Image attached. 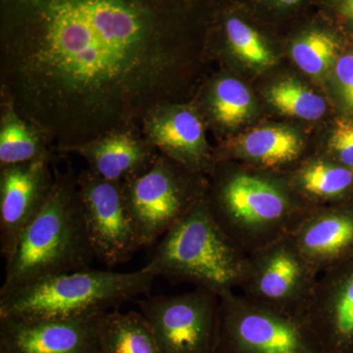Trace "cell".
Masks as SVG:
<instances>
[{
  "label": "cell",
  "mask_w": 353,
  "mask_h": 353,
  "mask_svg": "<svg viewBox=\"0 0 353 353\" xmlns=\"http://www.w3.org/2000/svg\"><path fill=\"white\" fill-rule=\"evenodd\" d=\"M203 0H0L2 104L73 152L178 103Z\"/></svg>",
  "instance_id": "cell-1"
},
{
  "label": "cell",
  "mask_w": 353,
  "mask_h": 353,
  "mask_svg": "<svg viewBox=\"0 0 353 353\" xmlns=\"http://www.w3.org/2000/svg\"><path fill=\"white\" fill-rule=\"evenodd\" d=\"M218 172L205 201L216 222L245 254L292 236L316 208L278 173L256 168Z\"/></svg>",
  "instance_id": "cell-2"
},
{
  "label": "cell",
  "mask_w": 353,
  "mask_h": 353,
  "mask_svg": "<svg viewBox=\"0 0 353 353\" xmlns=\"http://www.w3.org/2000/svg\"><path fill=\"white\" fill-rule=\"evenodd\" d=\"M94 259L77 176L57 173L50 197L6 261L0 292L90 268Z\"/></svg>",
  "instance_id": "cell-3"
},
{
  "label": "cell",
  "mask_w": 353,
  "mask_h": 353,
  "mask_svg": "<svg viewBox=\"0 0 353 353\" xmlns=\"http://www.w3.org/2000/svg\"><path fill=\"white\" fill-rule=\"evenodd\" d=\"M143 269L154 277L189 283L221 296L240 289L248 255L216 222L204 197L162 236Z\"/></svg>",
  "instance_id": "cell-4"
},
{
  "label": "cell",
  "mask_w": 353,
  "mask_h": 353,
  "mask_svg": "<svg viewBox=\"0 0 353 353\" xmlns=\"http://www.w3.org/2000/svg\"><path fill=\"white\" fill-rule=\"evenodd\" d=\"M154 276L143 268L69 272L0 292V317L73 318L116 310L152 290Z\"/></svg>",
  "instance_id": "cell-5"
},
{
  "label": "cell",
  "mask_w": 353,
  "mask_h": 353,
  "mask_svg": "<svg viewBox=\"0 0 353 353\" xmlns=\"http://www.w3.org/2000/svg\"><path fill=\"white\" fill-rule=\"evenodd\" d=\"M208 183L197 173L158 154L145 173L123 183L141 246L157 243L206 196Z\"/></svg>",
  "instance_id": "cell-6"
},
{
  "label": "cell",
  "mask_w": 353,
  "mask_h": 353,
  "mask_svg": "<svg viewBox=\"0 0 353 353\" xmlns=\"http://www.w3.org/2000/svg\"><path fill=\"white\" fill-rule=\"evenodd\" d=\"M215 353H327L301 319L227 292L220 296Z\"/></svg>",
  "instance_id": "cell-7"
},
{
  "label": "cell",
  "mask_w": 353,
  "mask_h": 353,
  "mask_svg": "<svg viewBox=\"0 0 353 353\" xmlns=\"http://www.w3.org/2000/svg\"><path fill=\"white\" fill-rule=\"evenodd\" d=\"M318 278L290 236L248 255V271L240 289L253 303L301 319Z\"/></svg>",
  "instance_id": "cell-8"
},
{
  "label": "cell",
  "mask_w": 353,
  "mask_h": 353,
  "mask_svg": "<svg viewBox=\"0 0 353 353\" xmlns=\"http://www.w3.org/2000/svg\"><path fill=\"white\" fill-rule=\"evenodd\" d=\"M160 353H215L220 296L196 288L178 296L138 301Z\"/></svg>",
  "instance_id": "cell-9"
},
{
  "label": "cell",
  "mask_w": 353,
  "mask_h": 353,
  "mask_svg": "<svg viewBox=\"0 0 353 353\" xmlns=\"http://www.w3.org/2000/svg\"><path fill=\"white\" fill-rule=\"evenodd\" d=\"M77 182L95 257L109 268L131 260L143 246L123 183L102 179L90 169L81 172Z\"/></svg>",
  "instance_id": "cell-10"
},
{
  "label": "cell",
  "mask_w": 353,
  "mask_h": 353,
  "mask_svg": "<svg viewBox=\"0 0 353 353\" xmlns=\"http://www.w3.org/2000/svg\"><path fill=\"white\" fill-rule=\"evenodd\" d=\"M101 316L0 317V353H99Z\"/></svg>",
  "instance_id": "cell-11"
},
{
  "label": "cell",
  "mask_w": 353,
  "mask_h": 353,
  "mask_svg": "<svg viewBox=\"0 0 353 353\" xmlns=\"http://www.w3.org/2000/svg\"><path fill=\"white\" fill-rule=\"evenodd\" d=\"M50 165L39 159L1 167L0 253L6 261L50 196L55 183Z\"/></svg>",
  "instance_id": "cell-12"
},
{
  "label": "cell",
  "mask_w": 353,
  "mask_h": 353,
  "mask_svg": "<svg viewBox=\"0 0 353 353\" xmlns=\"http://www.w3.org/2000/svg\"><path fill=\"white\" fill-rule=\"evenodd\" d=\"M301 320L327 353H353V257L319 275Z\"/></svg>",
  "instance_id": "cell-13"
},
{
  "label": "cell",
  "mask_w": 353,
  "mask_h": 353,
  "mask_svg": "<svg viewBox=\"0 0 353 353\" xmlns=\"http://www.w3.org/2000/svg\"><path fill=\"white\" fill-rule=\"evenodd\" d=\"M141 132L160 154L197 173L210 170L213 157L203 122L192 106L181 103L157 106L143 119Z\"/></svg>",
  "instance_id": "cell-14"
},
{
  "label": "cell",
  "mask_w": 353,
  "mask_h": 353,
  "mask_svg": "<svg viewBox=\"0 0 353 353\" xmlns=\"http://www.w3.org/2000/svg\"><path fill=\"white\" fill-rule=\"evenodd\" d=\"M318 275L353 257V208H316L292 234Z\"/></svg>",
  "instance_id": "cell-15"
},
{
  "label": "cell",
  "mask_w": 353,
  "mask_h": 353,
  "mask_svg": "<svg viewBox=\"0 0 353 353\" xmlns=\"http://www.w3.org/2000/svg\"><path fill=\"white\" fill-rule=\"evenodd\" d=\"M73 153L81 155L95 175L122 183L148 171L159 154L136 130L112 132Z\"/></svg>",
  "instance_id": "cell-16"
},
{
  "label": "cell",
  "mask_w": 353,
  "mask_h": 353,
  "mask_svg": "<svg viewBox=\"0 0 353 353\" xmlns=\"http://www.w3.org/2000/svg\"><path fill=\"white\" fill-rule=\"evenodd\" d=\"M224 148L228 158L241 159L253 168L273 173L294 166L304 152L299 134L278 126L257 128Z\"/></svg>",
  "instance_id": "cell-17"
},
{
  "label": "cell",
  "mask_w": 353,
  "mask_h": 353,
  "mask_svg": "<svg viewBox=\"0 0 353 353\" xmlns=\"http://www.w3.org/2000/svg\"><path fill=\"white\" fill-rule=\"evenodd\" d=\"M288 180L310 205L324 208L347 199L353 188V169L318 157L297 167Z\"/></svg>",
  "instance_id": "cell-18"
},
{
  "label": "cell",
  "mask_w": 353,
  "mask_h": 353,
  "mask_svg": "<svg viewBox=\"0 0 353 353\" xmlns=\"http://www.w3.org/2000/svg\"><path fill=\"white\" fill-rule=\"evenodd\" d=\"M39 159L53 161L52 150L43 134L11 106L2 104L0 167Z\"/></svg>",
  "instance_id": "cell-19"
},
{
  "label": "cell",
  "mask_w": 353,
  "mask_h": 353,
  "mask_svg": "<svg viewBox=\"0 0 353 353\" xmlns=\"http://www.w3.org/2000/svg\"><path fill=\"white\" fill-rule=\"evenodd\" d=\"M99 353H160L148 322L141 312L116 310L102 314Z\"/></svg>",
  "instance_id": "cell-20"
},
{
  "label": "cell",
  "mask_w": 353,
  "mask_h": 353,
  "mask_svg": "<svg viewBox=\"0 0 353 353\" xmlns=\"http://www.w3.org/2000/svg\"><path fill=\"white\" fill-rule=\"evenodd\" d=\"M223 38L236 57L253 67L267 68L276 63V57L266 39L250 20L230 10L220 18Z\"/></svg>",
  "instance_id": "cell-21"
},
{
  "label": "cell",
  "mask_w": 353,
  "mask_h": 353,
  "mask_svg": "<svg viewBox=\"0 0 353 353\" xmlns=\"http://www.w3.org/2000/svg\"><path fill=\"white\" fill-rule=\"evenodd\" d=\"M208 110L211 118L219 126H239L252 114V94L240 81L233 78L220 79L214 83L209 94Z\"/></svg>",
  "instance_id": "cell-22"
},
{
  "label": "cell",
  "mask_w": 353,
  "mask_h": 353,
  "mask_svg": "<svg viewBox=\"0 0 353 353\" xmlns=\"http://www.w3.org/2000/svg\"><path fill=\"white\" fill-rule=\"evenodd\" d=\"M339 46L338 36L331 30L310 28L292 43V57L304 73L321 76L333 63Z\"/></svg>",
  "instance_id": "cell-23"
},
{
  "label": "cell",
  "mask_w": 353,
  "mask_h": 353,
  "mask_svg": "<svg viewBox=\"0 0 353 353\" xmlns=\"http://www.w3.org/2000/svg\"><path fill=\"white\" fill-rule=\"evenodd\" d=\"M267 99L281 113L299 119L319 120L327 110L323 97L292 79L272 85L267 92Z\"/></svg>",
  "instance_id": "cell-24"
},
{
  "label": "cell",
  "mask_w": 353,
  "mask_h": 353,
  "mask_svg": "<svg viewBox=\"0 0 353 353\" xmlns=\"http://www.w3.org/2000/svg\"><path fill=\"white\" fill-rule=\"evenodd\" d=\"M328 153L334 161L353 169V121L340 118L334 123L328 141Z\"/></svg>",
  "instance_id": "cell-25"
},
{
  "label": "cell",
  "mask_w": 353,
  "mask_h": 353,
  "mask_svg": "<svg viewBox=\"0 0 353 353\" xmlns=\"http://www.w3.org/2000/svg\"><path fill=\"white\" fill-rule=\"evenodd\" d=\"M334 73L343 105L353 112V53L343 55L336 60Z\"/></svg>",
  "instance_id": "cell-26"
},
{
  "label": "cell",
  "mask_w": 353,
  "mask_h": 353,
  "mask_svg": "<svg viewBox=\"0 0 353 353\" xmlns=\"http://www.w3.org/2000/svg\"><path fill=\"white\" fill-rule=\"evenodd\" d=\"M325 4L341 22L353 27V0H325Z\"/></svg>",
  "instance_id": "cell-27"
},
{
  "label": "cell",
  "mask_w": 353,
  "mask_h": 353,
  "mask_svg": "<svg viewBox=\"0 0 353 353\" xmlns=\"http://www.w3.org/2000/svg\"><path fill=\"white\" fill-rule=\"evenodd\" d=\"M269 9L276 11H290L301 6L305 0H260Z\"/></svg>",
  "instance_id": "cell-28"
}]
</instances>
